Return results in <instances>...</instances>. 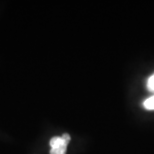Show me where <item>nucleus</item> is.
I'll list each match as a JSON object with an SVG mask.
<instances>
[{
	"label": "nucleus",
	"mask_w": 154,
	"mask_h": 154,
	"mask_svg": "<svg viewBox=\"0 0 154 154\" xmlns=\"http://www.w3.org/2000/svg\"><path fill=\"white\" fill-rule=\"evenodd\" d=\"M70 135L64 133L61 136H55L50 139V154H66L67 145L70 142Z\"/></svg>",
	"instance_id": "f257e3e1"
},
{
	"label": "nucleus",
	"mask_w": 154,
	"mask_h": 154,
	"mask_svg": "<svg viewBox=\"0 0 154 154\" xmlns=\"http://www.w3.org/2000/svg\"><path fill=\"white\" fill-rule=\"evenodd\" d=\"M147 89H148L149 91L151 92H154V73L148 78L147 80Z\"/></svg>",
	"instance_id": "7ed1b4c3"
},
{
	"label": "nucleus",
	"mask_w": 154,
	"mask_h": 154,
	"mask_svg": "<svg viewBox=\"0 0 154 154\" xmlns=\"http://www.w3.org/2000/svg\"><path fill=\"white\" fill-rule=\"evenodd\" d=\"M143 106L148 110H154V95L151 97L147 98L143 102Z\"/></svg>",
	"instance_id": "f03ea898"
}]
</instances>
